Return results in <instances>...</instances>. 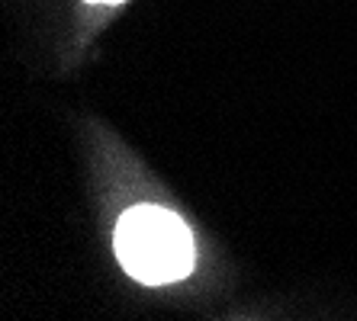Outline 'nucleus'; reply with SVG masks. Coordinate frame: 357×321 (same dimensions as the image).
Returning a JSON list of instances; mask_svg holds the SVG:
<instances>
[{"mask_svg": "<svg viewBox=\"0 0 357 321\" xmlns=\"http://www.w3.org/2000/svg\"><path fill=\"white\" fill-rule=\"evenodd\" d=\"M113 247L123 270L145 286H167L183 280L197 260L187 222L165 206H132L123 212Z\"/></svg>", "mask_w": 357, "mask_h": 321, "instance_id": "nucleus-1", "label": "nucleus"}, {"mask_svg": "<svg viewBox=\"0 0 357 321\" xmlns=\"http://www.w3.org/2000/svg\"><path fill=\"white\" fill-rule=\"evenodd\" d=\"M84 3H97V7H116V3H126V0H84Z\"/></svg>", "mask_w": 357, "mask_h": 321, "instance_id": "nucleus-2", "label": "nucleus"}]
</instances>
